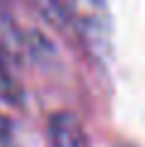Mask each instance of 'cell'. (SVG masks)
Returning <instances> with one entry per match:
<instances>
[{"mask_svg": "<svg viewBox=\"0 0 145 147\" xmlns=\"http://www.w3.org/2000/svg\"><path fill=\"white\" fill-rule=\"evenodd\" d=\"M48 133H51L53 147H89L82 123L70 111H58L53 116L51 123H48Z\"/></svg>", "mask_w": 145, "mask_h": 147, "instance_id": "7a4b0ae2", "label": "cell"}, {"mask_svg": "<svg viewBox=\"0 0 145 147\" xmlns=\"http://www.w3.org/2000/svg\"><path fill=\"white\" fill-rule=\"evenodd\" d=\"M10 140H12V123L7 121V116L0 113V147L10 145Z\"/></svg>", "mask_w": 145, "mask_h": 147, "instance_id": "3957f363", "label": "cell"}, {"mask_svg": "<svg viewBox=\"0 0 145 147\" xmlns=\"http://www.w3.org/2000/svg\"><path fill=\"white\" fill-rule=\"evenodd\" d=\"M126 147H133V145H126Z\"/></svg>", "mask_w": 145, "mask_h": 147, "instance_id": "277c9868", "label": "cell"}, {"mask_svg": "<svg viewBox=\"0 0 145 147\" xmlns=\"http://www.w3.org/2000/svg\"><path fill=\"white\" fill-rule=\"evenodd\" d=\"M68 20L92 51L102 53L109 44V10L106 0H60Z\"/></svg>", "mask_w": 145, "mask_h": 147, "instance_id": "6da1fadb", "label": "cell"}]
</instances>
